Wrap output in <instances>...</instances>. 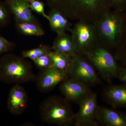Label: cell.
I'll return each instance as SVG.
<instances>
[{
  "label": "cell",
  "mask_w": 126,
  "mask_h": 126,
  "mask_svg": "<svg viewBox=\"0 0 126 126\" xmlns=\"http://www.w3.org/2000/svg\"><path fill=\"white\" fill-rule=\"evenodd\" d=\"M32 65L23 57L8 54L0 59V80L20 84L35 81Z\"/></svg>",
  "instance_id": "cell-1"
},
{
  "label": "cell",
  "mask_w": 126,
  "mask_h": 126,
  "mask_svg": "<svg viewBox=\"0 0 126 126\" xmlns=\"http://www.w3.org/2000/svg\"><path fill=\"white\" fill-rule=\"evenodd\" d=\"M39 108L41 120L45 123L61 126L74 124L75 114L69 101L64 98L50 97L43 101Z\"/></svg>",
  "instance_id": "cell-2"
},
{
  "label": "cell",
  "mask_w": 126,
  "mask_h": 126,
  "mask_svg": "<svg viewBox=\"0 0 126 126\" xmlns=\"http://www.w3.org/2000/svg\"><path fill=\"white\" fill-rule=\"evenodd\" d=\"M46 1L50 10H57L67 17L73 18L98 13L106 6L107 0H46Z\"/></svg>",
  "instance_id": "cell-3"
},
{
  "label": "cell",
  "mask_w": 126,
  "mask_h": 126,
  "mask_svg": "<svg viewBox=\"0 0 126 126\" xmlns=\"http://www.w3.org/2000/svg\"><path fill=\"white\" fill-rule=\"evenodd\" d=\"M88 56L104 78L110 81L117 77L119 68L114 57L107 50L97 48L88 52Z\"/></svg>",
  "instance_id": "cell-4"
},
{
  "label": "cell",
  "mask_w": 126,
  "mask_h": 126,
  "mask_svg": "<svg viewBox=\"0 0 126 126\" xmlns=\"http://www.w3.org/2000/svg\"><path fill=\"white\" fill-rule=\"evenodd\" d=\"M68 75L69 78L88 86L95 85L99 82L93 67L77 53L72 57Z\"/></svg>",
  "instance_id": "cell-5"
},
{
  "label": "cell",
  "mask_w": 126,
  "mask_h": 126,
  "mask_svg": "<svg viewBox=\"0 0 126 126\" xmlns=\"http://www.w3.org/2000/svg\"><path fill=\"white\" fill-rule=\"evenodd\" d=\"M79 109L75 115L74 124L77 126H95L98 105L97 95L92 93L78 103Z\"/></svg>",
  "instance_id": "cell-6"
},
{
  "label": "cell",
  "mask_w": 126,
  "mask_h": 126,
  "mask_svg": "<svg viewBox=\"0 0 126 126\" xmlns=\"http://www.w3.org/2000/svg\"><path fill=\"white\" fill-rule=\"evenodd\" d=\"M69 78L67 74L51 67L40 70L35 79L36 88L41 92H49Z\"/></svg>",
  "instance_id": "cell-7"
},
{
  "label": "cell",
  "mask_w": 126,
  "mask_h": 126,
  "mask_svg": "<svg viewBox=\"0 0 126 126\" xmlns=\"http://www.w3.org/2000/svg\"><path fill=\"white\" fill-rule=\"evenodd\" d=\"M59 89L68 101L78 103L92 93L87 84L69 78L60 84Z\"/></svg>",
  "instance_id": "cell-8"
},
{
  "label": "cell",
  "mask_w": 126,
  "mask_h": 126,
  "mask_svg": "<svg viewBox=\"0 0 126 126\" xmlns=\"http://www.w3.org/2000/svg\"><path fill=\"white\" fill-rule=\"evenodd\" d=\"M99 26L101 34L109 43L112 44L117 43L123 32L121 18L115 15L107 14L102 19Z\"/></svg>",
  "instance_id": "cell-9"
},
{
  "label": "cell",
  "mask_w": 126,
  "mask_h": 126,
  "mask_svg": "<svg viewBox=\"0 0 126 126\" xmlns=\"http://www.w3.org/2000/svg\"><path fill=\"white\" fill-rule=\"evenodd\" d=\"M28 103V96L22 86L15 84L11 88L8 97L7 109L12 114L18 115L25 111Z\"/></svg>",
  "instance_id": "cell-10"
},
{
  "label": "cell",
  "mask_w": 126,
  "mask_h": 126,
  "mask_svg": "<svg viewBox=\"0 0 126 126\" xmlns=\"http://www.w3.org/2000/svg\"><path fill=\"white\" fill-rule=\"evenodd\" d=\"M5 3L14 16L16 23L31 22L40 25L32 14L30 3L25 0H5Z\"/></svg>",
  "instance_id": "cell-11"
},
{
  "label": "cell",
  "mask_w": 126,
  "mask_h": 126,
  "mask_svg": "<svg viewBox=\"0 0 126 126\" xmlns=\"http://www.w3.org/2000/svg\"><path fill=\"white\" fill-rule=\"evenodd\" d=\"M72 37L78 52L87 49L93 43L94 33L90 25L83 22L78 23L72 31Z\"/></svg>",
  "instance_id": "cell-12"
},
{
  "label": "cell",
  "mask_w": 126,
  "mask_h": 126,
  "mask_svg": "<svg viewBox=\"0 0 126 126\" xmlns=\"http://www.w3.org/2000/svg\"><path fill=\"white\" fill-rule=\"evenodd\" d=\"M97 122L108 126H126L125 115L116 110L98 106L96 114Z\"/></svg>",
  "instance_id": "cell-13"
},
{
  "label": "cell",
  "mask_w": 126,
  "mask_h": 126,
  "mask_svg": "<svg viewBox=\"0 0 126 126\" xmlns=\"http://www.w3.org/2000/svg\"><path fill=\"white\" fill-rule=\"evenodd\" d=\"M54 51L72 57L77 54V47L72 36L65 33L57 35L52 46Z\"/></svg>",
  "instance_id": "cell-14"
},
{
  "label": "cell",
  "mask_w": 126,
  "mask_h": 126,
  "mask_svg": "<svg viewBox=\"0 0 126 126\" xmlns=\"http://www.w3.org/2000/svg\"><path fill=\"white\" fill-rule=\"evenodd\" d=\"M47 20L49 22L51 29L57 35L64 33L70 30V24L67 17L61 12L55 10H50Z\"/></svg>",
  "instance_id": "cell-15"
},
{
  "label": "cell",
  "mask_w": 126,
  "mask_h": 126,
  "mask_svg": "<svg viewBox=\"0 0 126 126\" xmlns=\"http://www.w3.org/2000/svg\"><path fill=\"white\" fill-rule=\"evenodd\" d=\"M106 95L113 106L126 108V83L109 87Z\"/></svg>",
  "instance_id": "cell-16"
},
{
  "label": "cell",
  "mask_w": 126,
  "mask_h": 126,
  "mask_svg": "<svg viewBox=\"0 0 126 126\" xmlns=\"http://www.w3.org/2000/svg\"><path fill=\"white\" fill-rule=\"evenodd\" d=\"M16 30L20 33L27 36H43L45 32L40 25L31 22L16 23Z\"/></svg>",
  "instance_id": "cell-17"
},
{
  "label": "cell",
  "mask_w": 126,
  "mask_h": 126,
  "mask_svg": "<svg viewBox=\"0 0 126 126\" xmlns=\"http://www.w3.org/2000/svg\"><path fill=\"white\" fill-rule=\"evenodd\" d=\"M49 54L52 61V67L68 74L72 57L54 51H51Z\"/></svg>",
  "instance_id": "cell-18"
},
{
  "label": "cell",
  "mask_w": 126,
  "mask_h": 126,
  "mask_svg": "<svg viewBox=\"0 0 126 126\" xmlns=\"http://www.w3.org/2000/svg\"><path fill=\"white\" fill-rule=\"evenodd\" d=\"M51 49L48 46L41 45L34 48L23 51L22 57L24 58L29 59L33 61L43 55L49 53L51 52Z\"/></svg>",
  "instance_id": "cell-19"
},
{
  "label": "cell",
  "mask_w": 126,
  "mask_h": 126,
  "mask_svg": "<svg viewBox=\"0 0 126 126\" xmlns=\"http://www.w3.org/2000/svg\"><path fill=\"white\" fill-rule=\"evenodd\" d=\"M11 14L5 3L0 2V27H5L10 23Z\"/></svg>",
  "instance_id": "cell-20"
},
{
  "label": "cell",
  "mask_w": 126,
  "mask_h": 126,
  "mask_svg": "<svg viewBox=\"0 0 126 126\" xmlns=\"http://www.w3.org/2000/svg\"><path fill=\"white\" fill-rule=\"evenodd\" d=\"M49 53L43 55L33 61L40 70H45L52 67V61L49 56Z\"/></svg>",
  "instance_id": "cell-21"
},
{
  "label": "cell",
  "mask_w": 126,
  "mask_h": 126,
  "mask_svg": "<svg viewBox=\"0 0 126 126\" xmlns=\"http://www.w3.org/2000/svg\"><path fill=\"white\" fill-rule=\"evenodd\" d=\"M30 4V7L32 11L43 16L44 18L48 19V15L46 14L44 2L39 0H34Z\"/></svg>",
  "instance_id": "cell-22"
},
{
  "label": "cell",
  "mask_w": 126,
  "mask_h": 126,
  "mask_svg": "<svg viewBox=\"0 0 126 126\" xmlns=\"http://www.w3.org/2000/svg\"><path fill=\"white\" fill-rule=\"evenodd\" d=\"M15 46V43L10 42L0 35V55L13 50Z\"/></svg>",
  "instance_id": "cell-23"
},
{
  "label": "cell",
  "mask_w": 126,
  "mask_h": 126,
  "mask_svg": "<svg viewBox=\"0 0 126 126\" xmlns=\"http://www.w3.org/2000/svg\"><path fill=\"white\" fill-rule=\"evenodd\" d=\"M117 77L120 81L126 83V68L119 69Z\"/></svg>",
  "instance_id": "cell-24"
},
{
  "label": "cell",
  "mask_w": 126,
  "mask_h": 126,
  "mask_svg": "<svg viewBox=\"0 0 126 126\" xmlns=\"http://www.w3.org/2000/svg\"><path fill=\"white\" fill-rule=\"evenodd\" d=\"M126 0H112V1L115 4L119 5L123 4Z\"/></svg>",
  "instance_id": "cell-25"
},
{
  "label": "cell",
  "mask_w": 126,
  "mask_h": 126,
  "mask_svg": "<svg viewBox=\"0 0 126 126\" xmlns=\"http://www.w3.org/2000/svg\"><path fill=\"white\" fill-rule=\"evenodd\" d=\"M124 60L125 61V63L126 64V52H125V54H124Z\"/></svg>",
  "instance_id": "cell-26"
},
{
  "label": "cell",
  "mask_w": 126,
  "mask_h": 126,
  "mask_svg": "<svg viewBox=\"0 0 126 126\" xmlns=\"http://www.w3.org/2000/svg\"><path fill=\"white\" fill-rule=\"evenodd\" d=\"M25 0L27 1V2H29V3H30L32 2V1H33L34 0Z\"/></svg>",
  "instance_id": "cell-27"
},
{
  "label": "cell",
  "mask_w": 126,
  "mask_h": 126,
  "mask_svg": "<svg viewBox=\"0 0 126 126\" xmlns=\"http://www.w3.org/2000/svg\"><path fill=\"white\" fill-rule=\"evenodd\" d=\"M125 115H126V114H125Z\"/></svg>",
  "instance_id": "cell-28"
}]
</instances>
